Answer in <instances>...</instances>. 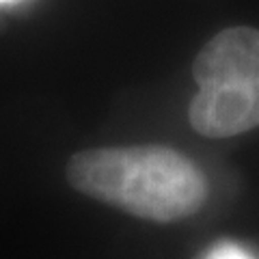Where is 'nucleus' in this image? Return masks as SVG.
Segmentation results:
<instances>
[{
  "label": "nucleus",
  "instance_id": "obj_3",
  "mask_svg": "<svg viewBox=\"0 0 259 259\" xmlns=\"http://www.w3.org/2000/svg\"><path fill=\"white\" fill-rule=\"evenodd\" d=\"M197 259H259V257L242 244L223 240V242H216L214 246H209L207 250H203Z\"/></svg>",
  "mask_w": 259,
  "mask_h": 259
},
{
  "label": "nucleus",
  "instance_id": "obj_2",
  "mask_svg": "<svg viewBox=\"0 0 259 259\" xmlns=\"http://www.w3.org/2000/svg\"><path fill=\"white\" fill-rule=\"evenodd\" d=\"M199 93L190 125L207 139H229L259 125V30L231 26L201 48L192 65Z\"/></svg>",
  "mask_w": 259,
  "mask_h": 259
},
{
  "label": "nucleus",
  "instance_id": "obj_1",
  "mask_svg": "<svg viewBox=\"0 0 259 259\" xmlns=\"http://www.w3.org/2000/svg\"><path fill=\"white\" fill-rule=\"evenodd\" d=\"M67 182L87 197L156 223L197 214L207 199L205 175L164 145L78 151L67 162Z\"/></svg>",
  "mask_w": 259,
  "mask_h": 259
}]
</instances>
